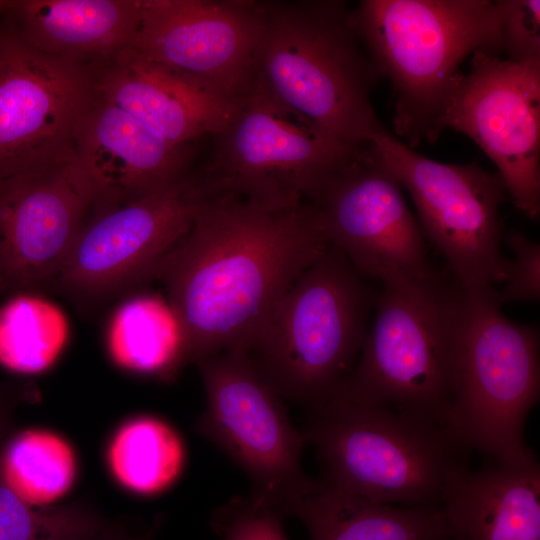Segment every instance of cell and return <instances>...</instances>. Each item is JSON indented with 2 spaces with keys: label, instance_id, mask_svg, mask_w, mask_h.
<instances>
[{
  "label": "cell",
  "instance_id": "6da1fadb",
  "mask_svg": "<svg viewBox=\"0 0 540 540\" xmlns=\"http://www.w3.org/2000/svg\"><path fill=\"white\" fill-rule=\"evenodd\" d=\"M330 245L317 208L266 211L207 197L155 279L182 327L188 363L249 352L274 306Z\"/></svg>",
  "mask_w": 540,
  "mask_h": 540
},
{
  "label": "cell",
  "instance_id": "7a4b0ae2",
  "mask_svg": "<svg viewBox=\"0 0 540 540\" xmlns=\"http://www.w3.org/2000/svg\"><path fill=\"white\" fill-rule=\"evenodd\" d=\"M256 74L282 104L367 147L383 125L370 93L381 77L340 0L261 1Z\"/></svg>",
  "mask_w": 540,
  "mask_h": 540
},
{
  "label": "cell",
  "instance_id": "3957f363",
  "mask_svg": "<svg viewBox=\"0 0 540 540\" xmlns=\"http://www.w3.org/2000/svg\"><path fill=\"white\" fill-rule=\"evenodd\" d=\"M358 33L394 91V130L407 146L436 141L459 65L503 51L498 0H362Z\"/></svg>",
  "mask_w": 540,
  "mask_h": 540
},
{
  "label": "cell",
  "instance_id": "277c9868",
  "mask_svg": "<svg viewBox=\"0 0 540 540\" xmlns=\"http://www.w3.org/2000/svg\"><path fill=\"white\" fill-rule=\"evenodd\" d=\"M309 411L302 433L323 466L322 478L388 505L441 508L451 474L467 449L447 423L333 394Z\"/></svg>",
  "mask_w": 540,
  "mask_h": 540
},
{
  "label": "cell",
  "instance_id": "5b68a950",
  "mask_svg": "<svg viewBox=\"0 0 540 540\" xmlns=\"http://www.w3.org/2000/svg\"><path fill=\"white\" fill-rule=\"evenodd\" d=\"M461 307L460 285L436 272L384 282L359 359L333 394L449 425Z\"/></svg>",
  "mask_w": 540,
  "mask_h": 540
},
{
  "label": "cell",
  "instance_id": "8992f818",
  "mask_svg": "<svg viewBox=\"0 0 540 540\" xmlns=\"http://www.w3.org/2000/svg\"><path fill=\"white\" fill-rule=\"evenodd\" d=\"M373 301L364 278L330 244L278 300L248 355L282 399L317 407L354 368Z\"/></svg>",
  "mask_w": 540,
  "mask_h": 540
},
{
  "label": "cell",
  "instance_id": "52a82bcc",
  "mask_svg": "<svg viewBox=\"0 0 540 540\" xmlns=\"http://www.w3.org/2000/svg\"><path fill=\"white\" fill-rule=\"evenodd\" d=\"M212 139L209 161L196 174L205 192L235 196L266 211L314 204L367 148L282 104L257 74L233 122Z\"/></svg>",
  "mask_w": 540,
  "mask_h": 540
},
{
  "label": "cell",
  "instance_id": "ba28073f",
  "mask_svg": "<svg viewBox=\"0 0 540 540\" xmlns=\"http://www.w3.org/2000/svg\"><path fill=\"white\" fill-rule=\"evenodd\" d=\"M500 307L494 288L462 289L448 423L470 451L493 463L524 464L536 459L523 430L539 400V334L506 318Z\"/></svg>",
  "mask_w": 540,
  "mask_h": 540
},
{
  "label": "cell",
  "instance_id": "9c48e42d",
  "mask_svg": "<svg viewBox=\"0 0 540 540\" xmlns=\"http://www.w3.org/2000/svg\"><path fill=\"white\" fill-rule=\"evenodd\" d=\"M368 146L410 193L423 235L443 255L462 289L486 290L505 280L509 258L500 248L499 208L507 190L498 172L475 162L429 159L384 126Z\"/></svg>",
  "mask_w": 540,
  "mask_h": 540
},
{
  "label": "cell",
  "instance_id": "30bf717a",
  "mask_svg": "<svg viewBox=\"0 0 540 540\" xmlns=\"http://www.w3.org/2000/svg\"><path fill=\"white\" fill-rule=\"evenodd\" d=\"M195 365L206 394L196 432L243 469L252 495L289 516L315 479L302 469L307 442L293 426L282 398L245 351H224Z\"/></svg>",
  "mask_w": 540,
  "mask_h": 540
},
{
  "label": "cell",
  "instance_id": "8fae6325",
  "mask_svg": "<svg viewBox=\"0 0 540 540\" xmlns=\"http://www.w3.org/2000/svg\"><path fill=\"white\" fill-rule=\"evenodd\" d=\"M208 197L196 174L154 193L92 209L53 284L100 299L155 279Z\"/></svg>",
  "mask_w": 540,
  "mask_h": 540
},
{
  "label": "cell",
  "instance_id": "7c38bea8",
  "mask_svg": "<svg viewBox=\"0 0 540 540\" xmlns=\"http://www.w3.org/2000/svg\"><path fill=\"white\" fill-rule=\"evenodd\" d=\"M96 96L89 65L0 32V181L74 158L77 127Z\"/></svg>",
  "mask_w": 540,
  "mask_h": 540
},
{
  "label": "cell",
  "instance_id": "4fadbf2b",
  "mask_svg": "<svg viewBox=\"0 0 540 540\" xmlns=\"http://www.w3.org/2000/svg\"><path fill=\"white\" fill-rule=\"evenodd\" d=\"M472 139L492 160L515 206L540 212V58L503 60L473 52L437 123Z\"/></svg>",
  "mask_w": 540,
  "mask_h": 540
},
{
  "label": "cell",
  "instance_id": "5bb4252c",
  "mask_svg": "<svg viewBox=\"0 0 540 540\" xmlns=\"http://www.w3.org/2000/svg\"><path fill=\"white\" fill-rule=\"evenodd\" d=\"M261 1L140 0L132 48L236 99L256 79Z\"/></svg>",
  "mask_w": 540,
  "mask_h": 540
},
{
  "label": "cell",
  "instance_id": "9a60e30c",
  "mask_svg": "<svg viewBox=\"0 0 540 540\" xmlns=\"http://www.w3.org/2000/svg\"><path fill=\"white\" fill-rule=\"evenodd\" d=\"M329 243L363 278L382 283L422 279L435 272L424 235L408 208L402 186L367 146L313 204Z\"/></svg>",
  "mask_w": 540,
  "mask_h": 540
},
{
  "label": "cell",
  "instance_id": "2e32d148",
  "mask_svg": "<svg viewBox=\"0 0 540 540\" xmlns=\"http://www.w3.org/2000/svg\"><path fill=\"white\" fill-rule=\"evenodd\" d=\"M95 200L74 158L0 181V294L54 283Z\"/></svg>",
  "mask_w": 540,
  "mask_h": 540
},
{
  "label": "cell",
  "instance_id": "e0dca14e",
  "mask_svg": "<svg viewBox=\"0 0 540 540\" xmlns=\"http://www.w3.org/2000/svg\"><path fill=\"white\" fill-rule=\"evenodd\" d=\"M89 67L100 98L176 145L224 131L245 99L150 61L132 47Z\"/></svg>",
  "mask_w": 540,
  "mask_h": 540
},
{
  "label": "cell",
  "instance_id": "ac0fdd59",
  "mask_svg": "<svg viewBox=\"0 0 540 540\" xmlns=\"http://www.w3.org/2000/svg\"><path fill=\"white\" fill-rule=\"evenodd\" d=\"M190 148L162 139L96 93L76 130L74 160L94 188L95 209L138 199L187 177Z\"/></svg>",
  "mask_w": 540,
  "mask_h": 540
},
{
  "label": "cell",
  "instance_id": "d6986e66",
  "mask_svg": "<svg viewBox=\"0 0 540 540\" xmlns=\"http://www.w3.org/2000/svg\"><path fill=\"white\" fill-rule=\"evenodd\" d=\"M449 540H540V465L459 467L441 503Z\"/></svg>",
  "mask_w": 540,
  "mask_h": 540
},
{
  "label": "cell",
  "instance_id": "ffe728a7",
  "mask_svg": "<svg viewBox=\"0 0 540 540\" xmlns=\"http://www.w3.org/2000/svg\"><path fill=\"white\" fill-rule=\"evenodd\" d=\"M0 11L31 47L84 65L131 48L140 25V0L0 1Z\"/></svg>",
  "mask_w": 540,
  "mask_h": 540
},
{
  "label": "cell",
  "instance_id": "44dd1931",
  "mask_svg": "<svg viewBox=\"0 0 540 540\" xmlns=\"http://www.w3.org/2000/svg\"><path fill=\"white\" fill-rule=\"evenodd\" d=\"M311 540H449L442 508L397 507L346 492L322 477L297 501Z\"/></svg>",
  "mask_w": 540,
  "mask_h": 540
},
{
  "label": "cell",
  "instance_id": "7402d4cb",
  "mask_svg": "<svg viewBox=\"0 0 540 540\" xmlns=\"http://www.w3.org/2000/svg\"><path fill=\"white\" fill-rule=\"evenodd\" d=\"M106 348L118 367L162 381L189 364L180 322L166 297L155 293H136L114 310Z\"/></svg>",
  "mask_w": 540,
  "mask_h": 540
},
{
  "label": "cell",
  "instance_id": "603a6c76",
  "mask_svg": "<svg viewBox=\"0 0 540 540\" xmlns=\"http://www.w3.org/2000/svg\"><path fill=\"white\" fill-rule=\"evenodd\" d=\"M105 456L109 473L119 486L150 497L164 492L180 477L185 447L170 424L155 416L139 415L117 427Z\"/></svg>",
  "mask_w": 540,
  "mask_h": 540
},
{
  "label": "cell",
  "instance_id": "cb8c5ba5",
  "mask_svg": "<svg viewBox=\"0 0 540 540\" xmlns=\"http://www.w3.org/2000/svg\"><path fill=\"white\" fill-rule=\"evenodd\" d=\"M77 472L73 447L50 430L18 432L0 451V478L35 506L56 505L73 487Z\"/></svg>",
  "mask_w": 540,
  "mask_h": 540
},
{
  "label": "cell",
  "instance_id": "d4e9b609",
  "mask_svg": "<svg viewBox=\"0 0 540 540\" xmlns=\"http://www.w3.org/2000/svg\"><path fill=\"white\" fill-rule=\"evenodd\" d=\"M68 339L65 316L51 302L20 295L0 310V363L24 374L54 364Z\"/></svg>",
  "mask_w": 540,
  "mask_h": 540
},
{
  "label": "cell",
  "instance_id": "484cf974",
  "mask_svg": "<svg viewBox=\"0 0 540 540\" xmlns=\"http://www.w3.org/2000/svg\"><path fill=\"white\" fill-rule=\"evenodd\" d=\"M112 524L84 504L32 505L0 478V540H92Z\"/></svg>",
  "mask_w": 540,
  "mask_h": 540
},
{
  "label": "cell",
  "instance_id": "4316f807",
  "mask_svg": "<svg viewBox=\"0 0 540 540\" xmlns=\"http://www.w3.org/2000/svg\"><path fill=\"white\" fill-rule=\"evenodd\" d=\"M284 515L251 493L236 496L211 515L210 527L221 540H289Z\"/></svg>",
  "mask_w": 540,
  "mask_h": 540
},
{
  "label": "cell",
  "instance_id": "83f0119b",
  "mask_svg": "<svg viewBox=\"0 0 540 540\" xmlns=\"http://www.w3.org/2000/svg\"><path fill=\"white\" fill-rule=\"evenodd\" d=\"M506 242L514 252L505 270L506 286L497 292L500 305L538 301L540 298V245L517 230L506 233Z\"/></svg>",
  "mask_w": 540,
  "mask_h": 540
},
{
  "label": "cell",
  "instance_id": "f1b7e54d",
  "mask_svg": "<svg viewBox=\"0 0 540 540\" xmlns=\"http://www.w3.org/2000/svg\"><path fill=\"white\" fill-rule=\"evenodd\" d=\"M503 51L512 60L540 58V1L498 0Z\"/></svg>",
  "mask_w": 540,
  "mask_h": 540
},
{
  "label": "cell",
  "instance_id": "f546056e",
  "mask_svg": "<svg viewBox=\"0 0 540 540\" xmlns=\"http://www.w3.org/2000/svg\"><path fill=\"white\" fill-rule=\"evenodd\" d=\"M154 531L134 532L113 522V524L92 540H153Z\"/></svg>",
  "mask_w": 540,
  "mask_h": 540
},
{
  "label": "cell",
  "instance_id": "4dcf8cb0",
  "mask_svg": "<svg viewBox=\"0 0 540 540\" xmlns=\"http://www.w3.org/2000/svg\"><path fill=\"white\" fill-rule=\"evenodd\" d=\"M9 413L7 406L3 399L0 397V438L2 437L6 427L8 425Z\"/></svg>",
  "mask_w": 540,
  "mask_h": 540
}]
</instances>
